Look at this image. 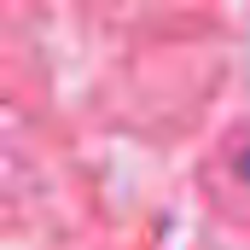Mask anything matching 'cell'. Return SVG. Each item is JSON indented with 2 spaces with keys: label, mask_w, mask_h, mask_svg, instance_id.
<instances>
[{
  "label": "cell",
  "mask_w": 250,
  "mask_h": 250,
  "mask_svg": "<svg viewBox=\"0 0 250 250\" xmlns=\"http://www.w3.org/2000/svg\"><path fill=\"white\" fill-rule=\"evenodd\" d=\"M239 169H245V175H250V151H245V157H239Z\"/></svg>",
  "instance_id": "6da1fadb"
}]
</instances>
